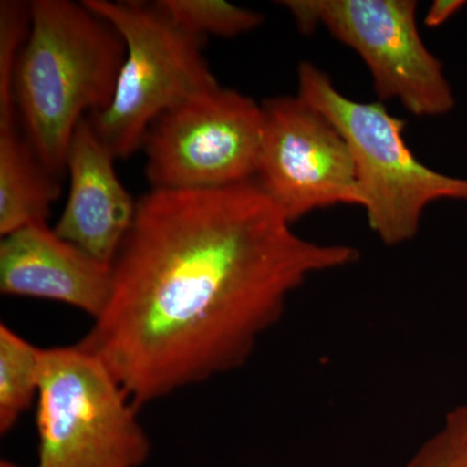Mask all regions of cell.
<instances>
[{
	"mask_svg": "<svg viewBox=\"0 0 467 467\" xmlns=\"http://www.w3.org/2000/svg\"><path fill=\"white\" fill-rule=\"evenodd\" d=\"M291 225L254 181L150 190L113 261L109 304L79 346L137 408L241 368L292 292L358 260Z\"/></svg>",
	"mask_w": 467,
	"mask_h": 467,
	"instance_id": "1",
	"label": "cell"
},
{
	"mask_svg": "<svg viewBox=\"0 0 467 467\" xmlns=\"http://www.w3.org/2000/svg\"><path fill=\"white\" fill-rule=\"evenodd\" d=\"M32 26L12 92L24 134L46 168L63 177L77 126L112 101L126 57L121 34L85 2H30Z\"/></svg>",
	"mask_w": 467,
	"mask_h": 467,
	"instance_id": "2",
	"label": "cell"
},
{
	"mask_svg": "<svg viewBox=\"0 0 467 467\" xmlns=\"http://www.w3.org/2000/svg\"><path fill=\"white\" fill-rule=\"evenodd\" d=\"M297 97L330 119L348 144L368 226L384 244L411 241L432 202H467V178L439 173L420 161L405 142L404 119L382 103L349 99L309 61L297 69Z\"/></svg>",
	"mask_w": 467,
	"mask_h": 467,
	"instance_id": "3",
	"label": "cell"
},
{
	"mask_svg": "<svg viewBox=\"0 0 467 467\" xmlns=\"http://www.w3.org/2000/svg\"><path fill=\"white\" fill-rule=\"evenodd\" d=\"M121 34L126 57L112 101L90 117L116 159L142 150L150 125L184 101L220 88L204 55V39L192 36L158 2L85 0Z\"/></svg>",
	"mask_w": 467,
	"mask_h": 467,
	"instance_id": "4",
	"label": "cell"
},
{
	"mask_svg": "<svg viewBox=\"0 0 467 467\" xmlns=\"http://www.w3.org/2000/svg\"><path fill=\"white\" fill-rule=\"evenodd\" d=\"M135 405L79 344L42 349L36 467H140L150 441Z\"/></svg>",
	"mask_w": 467,
	"mask_h": 467,
	"instance_id": "5",
	"label": "cell"
},
{
	"mask_svg": "<svg viewBox=\"0 0 467 467\" xmlns=\"http://www.w3.org/2000/svg\"><path fill=\"white\" fill-rule=\"evenodd\" d=\"M279 5L301 33L324 26L358 52L380 100L398 99L418 117L441 116L454 109L441 61L418 32L414 0H284Z\"/></svg>",
	"mask_w": 467,
	"mask_h": 467,
	"instance_id": "6",
	"label": "cell"
},
{
	"mask_svg": "<svg viewBox=\"0 0 467 467\" xmlns=\"http://www.w3.org/2000/svg\"><path fill=\"white\" fill-rule=\"evenodd\" d=\"M263 125L261 104L221 86L168 110L142 146L152 190L202 192L254 181Z\"/></svg>",
	"mask_w": 467,
	"mask_h": 467,
	"instance_id": "7",
	"label": "cell"
},
{
	"mask_svg": "<svg viewBox=\"0 0 467 467\" xmlns=\"http://www.w3.org/2000/svg\"><path fill=\"white\" fill-rule=\"evenodd\" d=\"M254 182L290 223L316 209L364 207L346 140L300 97L264 100Z\"/></svg>",
	"mask_w": 467,
	"mask_h": 467,
	"instance_id": "8",
	"label": "cell"
},
{
	"mask_svg": "<svg viewBox=\"0 0 467 467\" xmlns=\"http://www.w3.org/2000/svg\"><path fill=\"white\" fill-rule=\"evenodd\" d=\"M0 291L58 301L100 317L113 287V267L64 241L47 223L2 236Z\"/></svg>",
	"mask_w": 467,
	"mask_h": 467,
	"instance_id": "9",
	"label": "cell"
},
{
	"mask_svg": "<svg viewBox=\"0 0 467 467\" xmlns=\"http://www.w3.org/2000/svg\"><path fill=\"white\" fill-rule=\"evenodd\" d=\"M115 159L90 117L81 119L67 150L69 195L54 227L64 241L110 265L130 232L138 205L117 177Z\"/></svg>",
	"mask_w": 467,
	"mask_h": 467,
	"instance_id": "10",
	"label": "cell"
},
{
	"mask_svg": "<svg viewBox=\"0 0 467 467\" xmlns=\"http://www.w3.org/2000/svg\"><path fill=\"white\" fill-rule=\"evenodd\" d=\"M61 178L36 156L20 122L0 128V234L46 223L61 195Z\"/></svg>",
	"mask_w": 467,
	"mask_h": 467,
	"instance_id": "11",
	"label": "cell"
},
{
	"mask_svg": "<svg viewBox=\"0 0 467 467\" xmlns=\"http://www.w3.org/2000/svg\"><path fill=\"white\" fill-rule=\"evenodd\" d=\"M42 349L0 325V431L5 434L36 399Z\"/></svg>",
	"mask_w": 467,
	"mask_h": 467,
	"instance_id": "12",
	"label": "cell"
},
{
	"mask_svg": "<svg viewBox=\"0 0 467 467\" xmlns=\"http://www.w3.org/2000/svg\"><path fill=\"white\" fill-rule=\"evenodd\" d=\"M178 26L198 38H234L260 26L264 15L223 0H158Z\"/></svg>",
	"mask_w": 467,
	"mask_h": 467,
	"instance_id": "13",
	"label": "cell"
},
{
	"mask_svg": "<svg viewBox=\"0 0 467 467\" xmlns=\"http://www.w3.org/2000/svg\"><path fill=\"white\" fill-rule=\"evenodd\" d=\"M32 26L30 3L2 0L0 3V128L18 121L12 82L20 52Z\"/></svg>",
	"mask_w": 467,
	"mask_h": 467,
	"instance_id": "14",
	"label": "cell"
},
{
	"mask_svg": "<svg viewBox=\"0 0 467 467\" xmlns=\"http://www.w3.org/2000/svg\"><path fill=\"white\" fill-rule=\"evenodd\" d=\"M404 467H467V402L447 414Z\"/></svg>",
	"mask_w": 467,
	"mask_h": 467,
	"instance_id": "15",
	"label": "cell"
},
{
	"mask_svg": "<svg viewBox=\"0 0 467 467\" xmlns=\"http://www.w3.org/2000/svg\"><path fill=\"white\" fill-rule=\"evenodd\" d=\"M465 5L466 3L462 0H435L427 11L426 26L438 27L442 26Z\"/></svg>",
	"mask_w": 467,
	"mask_h": 467,
	"instance_id": "16",
	"label": "cell"
},
{
	"mask_svg": "<svg viewBox=\"0 0 467 467\" xmlns=\"http://www.w3.org/2000/svg\"><path fill=\"white\" fill-rule=\"evenodd\" d=\"M2 467H17V466L12 465V463H9V462H3Z\"/></svg>",
	"mask_w": 467,
	"mask_h": 467,
	"instance_id": "17",
	"label": "cell"
}]
</instances>
